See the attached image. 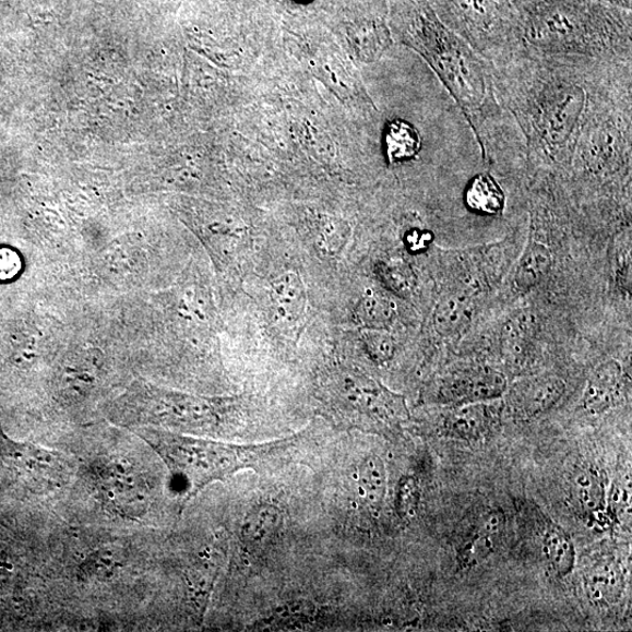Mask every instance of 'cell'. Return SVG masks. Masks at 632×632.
<instances>
[{
    "mask_svg": "<svg viewBox=\"0 0 632 632\" xmlns=\"http://www.w3.org/2000/svg\"><path fill=\"white\" fill-rule=\"evenodd\" d=\"M499 104L514 117L534 160L571 168L583 129L631 91V60L544 55L521 47L491 64Z\"/></svg>",
    "mask_w": 632,
    "mask_h": 632,
    "instance_id": "obj_1",
    "label": "cell"
},
{
    "mask_svg": "<svg viewBox=\"0 0 632 632\" xmlns=\"http://www.w3.org/2000/svg\"><path fill=\"white\" fill-rule=\"evenodd\" d=\"M360 494L371 510H379L386 492V469L377 455L366 457L358 469Z\"/></svg>",
    "mask_w": 632,
    "mask_h": 632,
    "instance_id": "obj_25",
    "label": "cell"
},
{
    "mask_svg": "<svg viewBox=\"0 0 632 632\" xmlns=\"http://www.w3.org/2000/svg\"><path fill=\"white\" fill-rule=\"evenodd\" d=\"M92 479L109 511L131 518L147 512L151 500L148 480L133 465L120 460H102L92 467Z\"/></svg>",
    "mask_w": 632,
    "mask_h": 632,
    "instance_id": "obj_8",
    "label": "cell"
},
{
    "mask_svg": "<svg viewBox=\"0 0 632 632\" xmlns=\"http://www.w3.org/2000/svg\"><path fill=\"white\" fill-rule=\"evenodd\" d=\"M542 553L549 570L563 579L571 575L576 565V548L570 536L558 524L550 523L545 529Z\"/></svg>",
    "mask_w": 632,
    "mask_h": 632,
    "instance_id": "obj_20",
    "label": "cell"
},
{
    "mask_svg": "<svg viewBox=\"0 0 632 632\" xmlns=\"http://www.w3.org/2000/svg\"><path fill=\"white\" fill-rule=\"evenodd\" d=\"M538 332V319L529 311L511 317L500 334V347L506 362L522 367L528 359Z\"/></svg>",
    "mask_w": 632,
    "mask_h": 632,
    "instance_id": "obj_14",
    "label": "cell"
},
{
    "mask_svg": "<svg viewBox=\"0 0 632 632\" xmlns=\"http://www.w3.org/2000/svg\"><path fill=\"white\" fill-rule=\"evenodd\" d=\"M385 145L387 159L395 165L417 155L420 150V138L412 124L396 120L386 129Z\"/></svg>",
    "mask_w": 632,
    "mask_h": 632,
    "instance_id": "obj_26",
    "label": "cell"
},
{
    "mask_svg": "<svg viewBox=\"0 0 632 632\" xmlns=\"http://www.w3.org/2000/svg\"><path fill=\"white\" fill-rule=\"evenodd\" d=\"M465 202L478 214L496 216L504 210L505 193L491 175L481 174L468 184Z\"/></svg>",
    "mask_w": 632,
    "mask_h": 632,
    "instance_id": "obj_23",
    "label": "cell"
},
{
    "mask_svg": "<svg viewBox=\"0 0 632 632\" xmlns=\"http://www.w3.org/2000/svg\"><path fill=\"white\" fill-rule=\"evenodd\" d=\"M138 434L165 462L176 492L184 500L193 498L210 484L229 478L242 469L261 466L285 449L282 443L235 445L151 428H144Z\"/></svg>",
    "mask_w": 632,
    "mask_h": 632,
    "instance_id": "obj_4",
    "label": "cell"
},
{
    "mask_svg": "<svg viewBox=\"0 0 632 632\" xmlns=\"http://www.w3.org/2000/svg\"><path fill=\"white\" fill-rule=\"evenodd\" d=\"M419 485L415 477H403L396 490L395 509L401 518H413L419 505Z\"/></svg>",
    "mask_w": 632,
    "mask_h": 632,
    "instance_id": "obj_30",
    "label": "cell"
},
{
    "mask_svg": "<svg viewBox=\"0 0 632 632\" xmlns=\"http://www.w3.org/2000/svg\"><path fill=\"white\" fill-rule=\"evenodd\" d=\"M523 47L544 55L631 60V10L599 0H513Z\"/></svg>",
    "mask_w": 632,
    "mask_h": 632,
    "instance_id": "obj_2",
    "label": "cell"
},
{
    "mask_svg": "<svg viewBox=\"0 0 632 632\" xmlns=\"http://www.w3.org/2000/svg\"><path fill=\"white\" fill-rule=\"evenodd\" d=\"M432 241V234L424 230H412L405 237V246L412 253H419L426 251Z\"/></svg>",
    "mask_w": 632,
    "mask_h": 632,
    "instance_id": "obj_32",
    "label": "cell"
},
{
    "mask_svg": "<svg viewBox=\"0 0 632 632\" xmlns=\"http://www.w3.org/2000/svg\"><path fill=\"white\" fill-rule=\"evenodd\" d=\"M623 370L618 361H607L598 366L591 377L581 398L582 409L591 415L608 412L619 401Z\"/></svg>",
    "mask_w": 632,
    "mask_h": 632,
    "instance_id": "obj_13",
    "label": "cell"
},
{
    "mask_svg": "<svg viewBox=\"0 0 632 632\" xmlns=\"http://www.w3.org/2000/svg\"><path fill=\"white\" fill-rule=\"evenodd\" d=\"M325 397L333 415L351 428L393 431L408 418L402 396L359 372L334 374L325 385Z\"/></svg>",
    "mask_w": 632,
    "mask_h": 632,
    "instance_id": "obj_6",
    "label": "cell"
},
{
    "mask_svg": "<svg viewBox=\"0 0 632 632\" xmlns=\"http://www.w3.org/2000/svg\"><path fill=\"white\" fill-rule=\"evenodd\" d=\"M362 343L369 359L378 365L392 361L396 353L395 338L386 330L365 329Z\"/></svg>",
    "mask_w": 632,
    "mask_h": 632,
    "instance_id": "obj_28",
    "label": "cell"
},
{
    "mask_svg": "<svg viewBox=\"0 0 632 632\" xmlns=\"http://www.w3.org/2000/svg\"><path fill=\"white\" fill-rule=\"evenodd\" d=\"M224 412V405L214 401L157 393L147 405L139 408L134 424L150 420L147 424L181 431H215L223 421Z\"/></svg>",
    "mask_w": 632,
    "mask_h": 632,
    "instance_id": "obj_9",
    "label": "cell"
},
{
    "mask_svg": "<svg viewBox=\"0 0 632 632\" xmlns=\"http://www.w3.org/2000/svg\"><path fill=\"white\" fill-rule=\"evenodd\" d=\"M284 515L279 508L262 504L251 510L242 522L240 541L252 552H259L278 537Z\"/></svg>",
    "mask_w": 632,
    "mask_h": 632,
    "instance_id": "obj_17",
    "label": "cell"
},
{
    "mask_svg": "<svg viewBox=\"0 0 632 632\" xmlns=\"http://www.w3.org/2000/svg\"><path fill=\"white\" fill-rule=\"evenodd\" d=\"M440 20L491 64L522 47L513 0H429Z\"/></svg>",
    "mask_w": 632,
    "mask_h": 632,
    "instance_id": "obj_5",
    "label": "cell"
},
{
    "mask_svg": "<svg viewBox=\"0 0 632 632\" xmlns=\"http://www.w3.org/2000/svg\"><path fill=\"white\" fill-rule=\"evenodd\" d=\"M500 415L497 401L458 405L445 417L443 432L452 440L478 442L496 429Z\"/></svg>",
    "mask_w": 632,
    "mask_h": 632,
    "instance_id": "obj_12",
    "label": "cell"
},
{
    "mask_svg": "<svg viewBox=\"0 0 632 632\" xmlns=\"http://www.w3.org/2000/svg\"><path fill=\"white\" fill-rule=\"evenodd\" d=\"M396 305L379 291H368L355 307V320L363 329L387 330L396 319Z\"/></svg>",
    "mask_w": 632,
    "mask_h": 632,
    "instance_id": "obj_24",
    "label": "cell"
},
{
    "mask_svg": "<svg viewBox=\"0 0 632 632\" xmlns=\"http://www.w3.org/2000/svg\"><path fill=\"white\" fill-rule=\"evenodd\" d=\"M599 2H604L606 4L619 7L627 10H631L632 8L631 0H599Z\"/></svg>",
    "mask_w": 632,
    "mask_h": 632,
    "instance_id": "obj_33",
    "label": "cell"
},
{
    "mask_svg": "<svg viewBox=\"0 0 632 632\" xmlns=\"http://www.w3.org/2000/svg\"><path fill=\"white\" fill-rule=\"evenodd\" d=\"M504 529V514L498 511L482 514L464 544L461 562L465 567H472L488 559L496 552Z\"/></svg>",
    "mask_w": 632,
    "mask_h": 632,
    "instance_id": "obj_16",
    "label": "cell"
},
{
    "mask_svg": "<svg viewBox=\"0 0 632 632\" xmlns=\"http://www.w3.org/2000/svg\"><path fill=\"white\" fill-rule=\"evenodd\" d=\"M271 302L277 317L297 323L306 310V288L296 272H286L271 284Z\"/></svg>",
    "mask_w": 632,
    "mask_h": 632,
    "instance_id": "obj_18",
    "label": "cell"
},
{
    "mask_svg": "<svg viewBox=\"0 0 632 632\" xmlns=\"http://www.w3.org/2000/svg\"><path fill=\"white\" fill-rule=\"evenodd\" d=\"M400 22L404 40L440 75L479 142L499 105L491 63L440 20L429 0H405Z\"/></svg>",
    "mask_w": 632,
    "mask_h": 632,
    "instance_id": "obj_3",
    "label": "cell"
},
{
    "mask_svg": "<svg viewBox=\"0 0 632 632\" xmlns=\"http://www.w3.org/2000/svg\"><path fill=\"white\" fill-rule=\"evenodd\" d=\"M73 475L69 458L56 450L0 441V481L22 494L44 496L67 485Z\"/></svg>",
    "mask_w": 632,
    "mask_h": 632,
    "instance_id": "obj_7",
    "label": "cell"
},
{
    "mask_svg": "<svg viewBox=\"0 0 632 632\" xmlns=\"http://www.w3.org/2000/svg\"><path fill=\"white\" fill-rule=\"evenodd\" d=\"M565 393V383L556 375L529 377L515 382L508 402L523 419H532L553 409Z\"/></svg>",
    "mask_w": 632,
    "mask_h": 632,
    "instance_id": "obj_11",
    "label": "cell"
},
{
    "mask_svg": "<svg viewBox=\"0 0 632 632\" xmlns=\"http://www.w3.org/2000/svg\"><path fill=\"white\" fill-rule=\"evenodd\" d=\"M474 315V306L462 295H452L437 303L433 315V329L443 337H452L464 332Z\"/></svg>",
    "mask_w": 632,
    "mask_h": 632,
    "instance_id": "obj_21",
    "label": "cell"
},
{
    "mask_svg": "<svg viewBox=\"0 0 632 632\" xmlns=\"http://www.w3.org/2000/svg\"><path fill=\"white\" fill-rule=\"evenodd\" d=\"M318 232L320 250L332 257L345 250L350 236L348 226L337 220L323 222Z\"/></svg>",
    "mask_w": 632,
    "mask_h": 632,
    "instance_id": "obj_29",
    "label": "cell"
},
{
    "mask_svg": "<svg viewBox=\"0 0 632 632\" xmlns=\"http://www.w3.org/2000/svg\"><path fill=\"white\" fill-rule=\"evenodd\" d=\"M506 392L508 381L501 372L478 366L450 375L440 387V400L458 407L469 403L499 401Z\"/></svg>",
    "mask_w": 632,
    "mask_h": 632,
    "instance_id": "obj_10",
    "label": "cell"
},
{
    "mask_svg": "<svg viewBox=\"0 0 632 632\" xmlns=\"http://www.w3.org/2000/svg\"><path fill=\"white\" fill-rule=\"evenodd\" d=\"M378 278L394 295L408 298L416 287V275L409 264L392 259L380 262L375 267Z\"/></svg>",
    "mask_w": 632,
    "mask_h": 632,
    "instance_id": "obj_27",
    "label": "cell"
},
{
    "mask_svg": "<svg viewBox=\"0 0 632 632\" xmlns=\"http://www.w3.org/2000/svg\"><path fill=\"white\" fill-rule=\"evenodd\" d=\"M550 266H552V254L549 249L536 240L529 241L517 263L514 286L522 291L538 286L548 274Z\"/></svg>",
    "mask_w": 632,
    "mask_h": 632,
    "instance_id": "obj_22",
    "label": "cell"
},
{
    "mask_svg": "<svg viewBox=\"0 0 632 632\" xmlns=\"http://www.w3.org/2000/svg\"><path fill=\"white\" fill-rule=\"evenodd\" d=\"M625 588L622 567L616 561L599 562L586 576V591L597 606H610L620 601Z\"/></svg>",
    "mask_w": 632,
    "mask_h": 632,
    "instance_id": "obj_19",
    "label": "cell"
},
{
    "mask_svg": "<svg viewBox=\"0 0 632 632\" xmlns=\"http://www.w3.org/2000/svg\"><path fill=\"white\" fill-rule=\"evenodd\" d=\"M571 499L575 510L591 522L606 515L608 491L606 478L596 468L581 469L571 485Z\"/></svg>",
    "mask_w": 632,
    "mask_h": 632,
    "instance_id": "obj_15",
    "label": "cell"
},
{
    "mask_svg": "<svg viewBox=\"0 0 632 632\" xmlns=\"http://www.w3.org/2000/svg\"><path fill=\"white\" fill-rule=\"evenodd\" d=\"M119 570V559L110 550L95 552L81 565V574L87 579H106Z\"/></svg>",
    "mask_w": 632,
    "mask_h": 632,
    "instance_id": "obj_31",
    "label": "cell"
}]
</instances>
